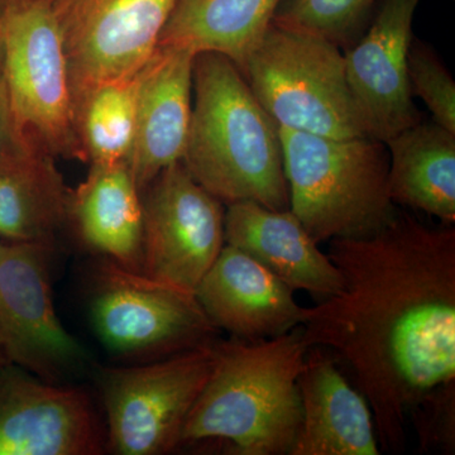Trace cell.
<instances>
[{
  "label": "cell",
  "mask_w": 455,
  "mask_h": 455,
  "mask_svg": "<svg viewBox=\"0 0 455 455\" xmlns=\"http://www.w3.org/2000/svg\"><path fill=\"white\" fill-rule=\"evenodd\" d=\"M385 145L391 202L454 226L455 133L434 121H421Z\"/></svg>",
  "instance_id": "19"
},
{
  "label": "cell",
  "mask_w": 455,
  "mask_h": 455,
  "mask_svg": "<svg viewBox=\"0 0 455 455\" xmlns=\"http://www.w3.org/2000/svg\"><path fill=\"white\" fill-rule=\"evenodd\" d=\"M241 71L278 127L331 139L366 136L344 52L325 38L272 22Z\"/></svg>",
  "instance_id": "5"
},
{
  "label": "cell",
  "mask_w": 455,
  "mask_h": 455,
  "mask_svg": "<svg viewBox=\"0 0 455 455\" xmlns=\"http://www.w3.org/2000/svg\"><path fill=\"white\" fill-rule=\"evenodd\" d=\"M290 211L317 243L372 235L397 212L387 147L372 137L331 139L280 127Z\"/></svg>",
  "instance_id": "4"
},
{
  "label": "cell",
  "mask_w": 455,
  "mask_h": 455,
  "mask_svg": "<svg viewBox=\"0 0 455 455\" xmlns=\"http://www.w3.org/2000/svg\"><path fill=\"white\" fill-rule=\"evenodd\" d=\"M193 109L181 163L224 205L253 202L289 211L280 127L260 106L235 62L197 53Z\"/></svg>",
  "instance_id": "3"
},
{
  "label": "cell",
  "mask_w": 455,
  "mask_h": 455,
  "mask_svg": "<svg viewBox=\"0 0 455 455\" xmlns=\"http://www.w3.org/2000/svg\"><path fill=\"white\" fill-rule=\"evenodd\" d=\"M217 343L140 366L101 371L108 435L116 453L158 455L180 447L188 412L214 366Z\"/></svg>",
  "instance_id": "8"
},
{
  "label": "cell",
  "mask_w": 455,
  "mask_h": 455,
  "mask_svg": "<svg viewBox=\"0 0 455 455\" xmlns=\"http://www.w3.org/2000/svg\"><path fill=\"white\" fill-rule=\"evenodd\" d=\"M9 3L11 0H0V18L4 14L5 9L8 8Z\"/></svg>",
  "instance_id": "28"
},
{
  "label": "cell",
  "mask_w": 455,
  "mask_h": 455,
  "mask_svg": "<svg viewBox=\"0 0 455 455\" xmlns=\"http://www.w3.org/2000/svg\"><path fill=\"white\" fill-rule=\"evenodd\" d=\"M343 289L304 307L307 346L348 367L379 448L406 447L410 409L455 379V228L398 212L372 235L329 242Z\"/></svg>",
  "instance_id": "1"
},
{
  "label": "cell",
  "mask_w": 455,
  "mask_h": 455,
  "mask_svg": "<svg viewBox=\"0 0 455 455\" xmlns=\"http://www.w3.org/2000/svg\"><path fill=\"white\" fill-rule=\"evenodd\" d=\"M2 362H5V361H4V357H3L2 348H0V363H2Z\"/></svg>",
  "instance_id": "29"
},
{
  "label": "cell",
  "mask_w": 455,
  "mask_h": 455,
  "mask_svg": "<svg viewBox=\"0 0 455 455\" xmlns=\"http://www.w3.org/2000/svg\"><path fill=\"white\" fill-rule=\"evenodd\" d=\"M224 238L292 291H305L322 301L343 289L339 268L290 209L271 211L253 202L230 204Z\"/></svg>",
  "instance_id": "17"
},
{
  "label": "cell",
  "mask_w": 455,
  "mask_h": 455,
  "mask_svg": "<svg viewBox=\"0 0 455 455\" xmlns=\"http://www.w3.org/2000/svg\"><path fill=\"white\" fill-rule=\"evenodd\" d=\"M194 59L190 51L157 46L139 71L130 169L140 191L184 157L193 109Z\"/></svg>",
  "instance_id": "15"
},
{
  "label": "cell",
  "mask_w": 455,
  "mask_h": 455,
  "mask_svg": "<svg viewBox=\"0 0 455 455\" xmlns=\"http://www.w3.org/2000/svg\"><path fill=\"white\" fill-rule=\"evenodd\" d=\"M407 77L412 97H419L433 121L455 133V82L435 51L412 40L407 57Z\"/></svg>",
  "instance_id": "24"
},
{
  "label": "cell",
  "mask_w": 455,
  "mask_h": 455,
  "mask_svg": "<svg viewBox=\"0 0 455 455\" xmlns=\"http://www.w3.org/2000/svg\"><path fill=\"white\" fill-rule=\"evenodd\" d=\"M293 292L252 257L226 243L197 284L196 298L215 328L256 341L301 325L304 307Z\"/></svg>",
  "instance_id": "14"
},
{
  "label": "cell",
  "mask_w": 455,
  "mask_h": 455,
  "mask_svg": "<svg viewBox=\"0 0 455 455\" xmlns=\"http://www.w3.org/2000/svg\"><path fill=\"white\" fill-rule=\"evenodd\" d=\"M377 0H287L274 22L325 38L349 49L366 31L368 14Z\"/></svg>",
  "instance_id": "23"
},
{
  "label": "cell",
  "mask_w": 455,
  "mask_h": 455,
  "mask_svg": "<svg viewBox=\"0 0 455 455\" xmlns=\"http://www.w3.org/2000/svg\"><path fill=\"white\" fill-rule=\"evenodd\" d=\"M419 3L382 0L363 35L344 50L347 83L362 127L383 143L423 121L407 77Z\"/></svg>",
  "instance_id": "12"
},
{
  "label": "cell",
  "mask_w": 455,
  "mask_h": 455,
  "mask_svg": "<svg viewBox=\"0 0 455 455\" xmlns=\"http://www.w3.org/2000/svg\"><path fill=\"white\" fill-rule=\"evenodd\" d=\"M86 247L140 271L143 205L130 164H92L71 194L70 217Z\"/></svg>",
  "instance_id": "18"
},
{
  "label": "cell",
  "mask_w": 455,
  "mask_h": 455,
  "mask_svg": "<svg viewBox=\"0 0 455 455\" xmlns=\"http://www.w3.org/2000/svg\"><path fill=\"white\" fill-rule=\"evenodd\" d=\"M50 252L51 243H0V348L7 363L59 383L86 355L57 316Z\"/></svg>",
  "instance_id": "11"
},
{
  "label": "cell",
  "mask_w": 455,
  "mask_h": 455,
  "mask_svg": "<svg viewBox=\"0 0 455 455\" xmlns=\"http://www.w3.org/2000/svg\"><path fill=\"white\" fill-rule=\"evenodd\" d=\"M283 0H178L158 46L214 52L243 68Z\"/></svg>",
  "instance_id": "20"
},
{
  "label": "cell",
  "mask_w": 455,
  "mask_h": 455,
  "mask_svg": "<svg viewBox=\"0 0 455 455\" xmlns=\"http://www.w3.org/2000/svg\"><path fill=\"white\" fill-rule=\"evenodd\" d=\"M146 188L140 272L196 295L226 244L224 204L181 161L158 173Z\"/></svg>",
  "instance_id": "10"
},
{
  "label": "cell",
  "mask_w": 455,
  "mask_h": 455,
  "mask_svg": "<svg viewBox=\"0 0 455 455\" xmlns=\"http://www.w3.org/2000/svg\"><path fill=\"white\" fill-rule=\"evenodd\" d=\"M70 191L46 151L2 171L0 236L5 242L51 243L70 217Z\"/></svg>",
  "instance_id": "21"
},
{
  "label": "cell",
  "mask_w": 455,
  "mask_h": 455,
  "mask_svg": "<svg viewBox=\"0 0 455 455\" xmlns=\"http://www.w3.org/2000/svg\"><path fill=\"white\" fill-rule=\"evenodd\" d=\"M100 433L88 396L22 368L0 367V455H92Z\"/></svg>",
  "instance_id": "13"
},
{
  "label": "cell",
  "mask_w": 455,
  "mask_h": 455,
  "mask_svg": "<svg viewBox=\"0 0 455 455\" xmlns=\"http://www.w3.org/2000/svg\"><path fill=\"white\" fill-rule=\"evenodd\" d=\"M139 71L101 84L76 109V125L92 164H128L136 139Z\"/></svg>",
  "instance_id": "22"
},
{
  "label": "cell",
  "mask_w": 455,
  "mask_h": 455,
  "mask_svg": "<svg viewBox=\"0 0 455 455\" xmlns=\"http://www.w3.org/2000/svg\"><path fill=\"white\" fill-rule=\"evenodd\" d=\"M2 26L3 79L18 124L52 157L86 160L64 42L49 0H11Z\"/></svg>",
  "instance_id": "6"
},
{
  "label": "cell",
  "mask_w": 455,
  "mask_h": 455,
  "mask_svg": "<svg viewBox=\"0 0 455 455\" xmlns=\"http://www.w3.org/2000/svg\"><path fill=\"white\" fill-rule=\"evenodd\" d=\"M419 451L421 453H455V379L440 383L425 392L410 409Z\"/></svg>",
  "instance_id": "25"
},
{
  "label": "cell",
  "mask_w": 455,
  "mask_h": 455,
  "mask_svg": "<svg viewBox=\"0 0 455 455\" xmlns=\"http://www.w3.org/2000/svg\"><path fill=\"white\" fill-rule=\"evenodd\" d=\"M61 32L75 116L92 89L154 55L178 0H49Z\"/></svg>",
  "instance_id": "9"
},
{
  "label": "cell",
  "mask_w": 455,
  "mask_h": 455,
  "mask_svg": "<svg viewBox=\"0 0 455 455\" xmlns=\"http://www.w3.org/2000/svg\"><path fill=\"white\" fill-rule=\"evenodd\" d=\"M5 42L4 32H3L2 18H0V79L3 77L4 70Z\"/></svg>",
  "instance_id": "27"
},
{
  "label": "cell",
  "mask_w": 455,
  "mask_h": 455,
  "mask_svg": "<svg viewBox=\"0 0 455 455\" xmlns=\"http://www.w3.org/2000/svg\"><path fill=\"white\" fill-rule=\"evenodd\" d=\"M298 385L302 420L290 455L381 454L372 409L331 350L307 349Z\"/></svg>",
  "instance_id": "16"
},
{
  "label": "cell",
  "mask_w": 455,
  "mask_h": 455,
  "mask_svg": "<svg viewBox=\"0 0 455 455\" xmlns=\"http://www.w3.org/2000/svg\"><path fill=\"white\" fill-rule=\"evenodd\" d=\"M90 316L108 352L147 362L212 343L218 331L194 293L107 259L95 267Z\"/></svg>",
  "instance_id": "7"
},
{
  "label": "cell",
  "mask_w": 455,
  "mask_h": 455,
  "mask_svg": "<svg viewBox=\"0 0 455 455\" xmlns=\"http://www.w3.org/2000/svg\"><path fill=\"white\" fill-rule=\"evenodd\" d=\"M46 151L18 124L4 79H0V172ZM47 152V151H46ZM49 154V152H47Z\"/></svg>",
  "instance_id": "26"
},
{
  "label": "cell",
  "mask_w": 455,
  "mask_h": 455,
  "mask_svg": "<svg viewBox=\"0 0 455 455\" xmlns=\"http://www.w3.org/2000/svg\"><path fill=\"white\" fill-rule=\"evenodd\" d=\"M301 326L263 340L218 341L208 381L180 436L182 445L221 444L236 455H290L302 420Z\"/></svg>",
  "instance_id": "2"
}]
</instances>
